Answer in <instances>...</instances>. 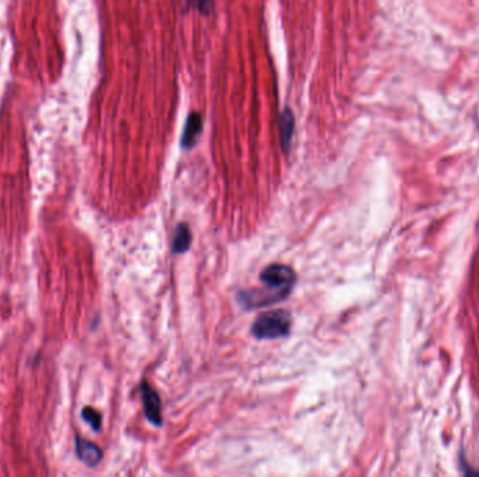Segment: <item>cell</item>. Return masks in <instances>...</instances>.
<instances>
[{"mask_svg": "<svg viewBox=\"0 0 479 477\" xmlns=\"http://www.w3.org/2000/svg\"><path fill=\"white\" fill-rule=\"evenodd\" d=\"M279 130H281V140H282V146L283 150H289L290 148V143H292V136L295 132V118L292 115V112L289 109L283 111L279 119Z\"/></svg>", "mask_w": 479, "mask_h": 477, "instance_id": "8992f818", "label": "cell"}, {"mask_svg": "<svg viewBox=\"0 0 479 477\" xmlns=\"http://www.w3.org/2000/svg\"><path fill=\"white\" fill-rule=\"evenodd\" d=\"M81 417L93 427V430L98 431L101 429V415L91 408H84L81 412Z\"/></svg>", "mask_w": 479, "mask_h": 477, "instance_id": "ba28073f", "label": "cell"}, {"mask_svg": "<svg viewBox=\"0 0 479 477\" xmlns=\"http://www.w3.org/2000/svg\"><path fill=\"white\" fill-rule=\"evenodd\" d=\"M192 242V234L189 227L185 223H181L174 231L173 240V251L174 254H184L189 249Z\"/></svg>", "mask_w": 479, "mask_h": 477, "instance_id": "52a82bcc", "label": "cell"}, {"mask_svg": "<svg viewBox=\"0 0 479 477\" xmlns=\"http://www.w3.org/2000/svg\"><path fill=\"white\" fill-rule=\"evenodd\" d=\"M201 130H202V118L198 113L189 115L187 125H185V130L182 133V146L185 148H191L195 144Z\"/></svg>", "mask_w": 479, "mask_h": 477, "instance_id": "5b68a950", "label": "cell"}, {"mask_svg": "<svg viewBox=\"0 0 479 477\" xmlns=\"http://www.w3.org/2000/svg\"><path fill=\"white\" fill-rule=\"evenodd\" d=\"M292 328V315L285 310H272L261 314L251 328V333L258 340H272L285 338Z\"/></svg>", "mask_w": 479, "mask_h": 477, "instance_id": "7a4b0ae2", "label": "cell"}, {"mask_svg": "<svg viewBox=\"0 0 479 477\" xmlns=\"http://www.w3.org/2000/svg\"><path fill=\"white\" fill-rule=\"evenodd\" d=\"M261 282L265 287L240 291L237 294L238 303L243 308H264L285 300L296 284V272L286 265L275 263L264 269Z\"/></svg>", "mask_w": 479, "mask_h": 477, "instance_id": "6da1fadb", "label": "cell"}, {"mask_svg": "<svg viewBox=\"0 0 479 477\" xmlns=\"http://www.w3.org/2000/svg\"><path fill=\"white\" fill-rule=\"evenodd\" d=\"M196 4V7H199L202 11H208V7L210 4V0H195L194 1Z\"/></svg>", "mask_w": 479, "mask_h": 477, "instance_id": "9c48e42d", "label": "cell"}, {"mask_svg": "<svg viewBox=\"0 0 479 477\" xmlns=\"http://www.w3.org/2000/svg\"><path fill=\"white\" fill-rule=\"evenodd\" d=\"M76 452L79 459L91 468L95 466L102 458V452L97 445L80 437L76 438Z\"/></svg>", "mask_w": 479, "mask_h": 477, "instance_id": "277c9868", "label": "cell"}, {"mask_svg": "<svg viewBox=\"0 0 479 477\" xmlns=\"http://www.w3.org/2000/svg\"><path fill=\"white\" fill-rule=\"evenodd\" d=\"M140 396H142L147 420L153 426L160 427L163 424V417H161V401H160L158 394L147 382L143 381L140 385Z\"/></svg>", "mask_w": 479, "mask_h": 477, "instance_id": "3957f363", "label": "cell"}]
</instances>
